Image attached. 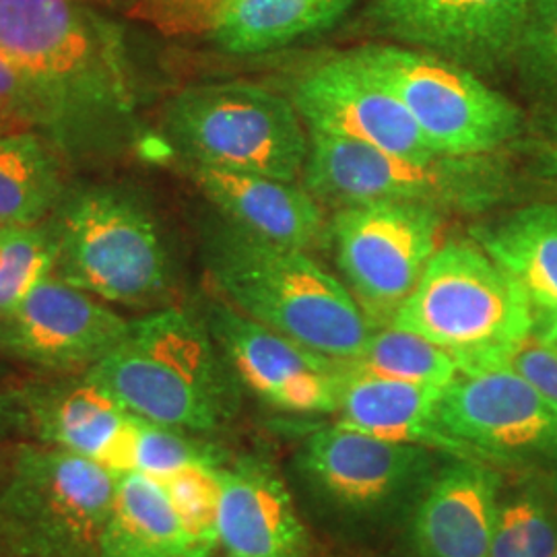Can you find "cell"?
I'll use <instances>...</instances> for the list:
<instances>
[{
	"instance_id": "6da1fadb",
	"label": "cell",
	"mask_w": 557,
	"mask_h": 557,
	"mask_svg": "<svg viewBox=\"0 0 557 557\" xmlns=\"http://www.w3.org/2000/svg\"><path fill=\"white\" fill-rule=\"evenodd\" d=\"M0 48L34 85L44 137L71 170L103 168L140 140L133 62L119 23L89 0H0Z\"/></svg>"
},
{
	"instance_id": "7a4b0ae2",
	"label": "cell",
	"mask_w": 557,
	"mask_h": 557,
	"mask_svg": "<svg viewBox=\"0 0 557 557\" xmlns=\"http://www.w3.org/2000/svg\"><path fill=\"white\" fill-rule=\"evenodd\" d=\"M200 238L218 298L326 358H359L374 326L347 285L306 250L255 238L221 215L207 221Z\"/></svg>"
},
{
	"instance_id": "3957f363",
	"label": "cell",
	"mask_w": 557,
	"mask_h": 557,
	"mask_svg": "<svg viewBox=\"0 0 557 557\" xmlns=\"http://www.w3.org/2000/svg\"><path fill=\"white\" fill-rule=\"evenodd\" d=\"M85 379L133 416L213 438L242 409V386L199 310L168 306L131 320Z\"/></svg>"
},
{
	"instance_id": "277c9868",
	"label": "cell",
	"mask_w": 557,
	"mask_h": 557,
	"mask_svg": "<svg viewBox=\"0 0 557 557\" xmlns=\"http://www.w3.org/2000/svg\"><path fill=\"white\" fill-rule=\"evenodd\" d=\"M44 225L57 277L110 306H172L174 260L153 205L135 184L71 182Z\"/></svg>"
},
{
	"instance_id": "5b68a950",
	"label": "cell",
	"mask_w": 557,
	"mask_h": 557,
	"mask_svg": "<svg viewBox=\"0 0 557 557\" xmlns=\"http://www.w3.org/2000/svg\"><path fill=\"white\" fill-rule=\"evenodd\" d=\"M391 324L438 345L460 372H473L506 366L533 335L535 310L475 239H453L436 250Z\"/></svg>"
},
{
	"instance_id": "8992f818",
	"label": "cell",
	"mask_w": 557,
	"mask_h": 557,
	"mask_svg": "<svg viewBox=\"0 0 557 557\" xmlns=\"http://www.w3.org/2000/svg\"><path fill=\"white\" fill-rule=\"evenodd\" d=\"M161 137L186 165L296 182L310 135L294 101L250 81L193 85L163 106Z\"/></svg>"
},
{
	"instance_id": "52a82bcc",
	"label": "cell",
	"mask_w": 557,
	"mask_h": 557,
	"mask_svg": "<svg viewBox=\"0 0 557 557\" xmlns=\"http://www.w3.org/2000/svg\"><path fill=\"white\" fill-rule=\"evenodd\" d=\"M119 478L41 442L20 444L0 483V547L9 557H100Z\"/></svg>"
},
{
	"instance_id": "ba28073f",
	"label": "cell",
	"mask_w": 557,
	"mask_h": 557,
	"mask_svg": "<svg viewBox=\"0 0 557 557\" xmlns=\"http://www.w3.org/2000/svg\"><path fill=\"white\" fill-rule=\"evenodd\" d=\"M446 458L335 421L304 438L294 473L306 498L329 522L351 533H379L405 524L421 490Z\"/></svg>"
},
{
	"instance_id": "9c48e42d",
	"label": "cell",
	"mask_w": 557,
	"mask_h": 557,
	"mask_svg": "<svg viewBox=\"0 0 557 557\" xmlns=\"http://www.w3.org/2000/svg\"><path fill=\"white\" fill-rule=\"evenodd\" d=\"M304 186L338 209L361 202H411L438 211L478 213L510 193L496 156L409 158L308 131Z\"/></svg>"
},
{
	"instance_id": "30bf717a",
	"label": "cell",
	"mask_w": 557,
	"mask_h": 557,
	"mask_svg": "<svg viewBox=\"0 0 557 557\" xmlns=\"http://www.w3.org/2000/svg\"><path fill=\"white\" fill-rule=\"evenodd\" d=\"M351 54L397 96L436 156H496L522 131L517 106L453 60L403 44Z\"/></svg>"
},
{
	"instance_id": "8fae6325",
	"label": "cell",
	"mask_w": 557,
	"mask_h": 557,
	"mask_svg": "<svg viewBox=\"0 0 557 557\" xmlns=\"http://www.w3.org/2000/svg\"><path fill=\"white\" fill-rule=\"evenodd\" d=\"M442 211L411 202H361L338 209L331 236L343 283L372 326L395 319L436 255Z\"/></svg>"
},
{
	"instance_id": "7c38bea8",
	"label": "cell",
	"mask_w": 557,
	"mask_h": 557,
	"mask_svg": "<svg viewBox=\"0 0 557 557\" xmlns=\"http://www.w3.org/2000/svg\"><path fill=\"white\" fill-rule=\"evenodd\" d=\"M438 418L502 471L557 478V403L508 366L458 372L440 395Z\"/></svg>"
},
{
	"instance_id": "4fadbf2b",
	"label": "cell",
	"mask_w": 557,
	"mask_h": 557,
	"mask_svg": "<svg viewBox=\"0 0 557 557\" xmlns=\"http://www.w3.org/2000/svg\"><path fill=\"white\" fill-rule=\"evenodd\" d=\"M199 312L244 393L281 413H337L345 380L343 361L278 335L218 296L202 301Z\"/></svg>"
},
{
	"instance_id": "5bb4252c",
	"label": "cell",
	"mask_w": 557,
	"mask_h": 557,
	"mask_svg": "<svg viewBox=\"0 0 557 557\" xmlns=\"http://www.w3.org/2000/svg\"><path fill=\"white\" fill-rule=\"evenodd\" d=\"M131 320L57 275L4 317L2 356L57 376H83L126 337Z\"/></svg>"
},
{
	"instance_id": "9a60e30c",
	"label": "cell",
	"mask_w": 557,
	"mask_h": 557,
	"mask_svg": "<svg viewBox=\"0 0 557 557\" xmlns=\"http://www.w3.org/2000/svg\"><path fill=\"white\" fill-rule=\"evenodd\" d=\"M533 7L535 0H372L366 25L475 73L515 59Z\"/></svg>"
},
{
	"instance_id": "2e32d148",
	"label": "cell",
	"mask_w": 557,
	"mask_h": 557,
	"mask_svg": "<svg viewBox=\"0 0 557 557\" xmlns=\"http://www.w3.org/2000/svg\"><path fill=\"white\" fill-rule=\"evenodd\" d=\"M308 131L409 158L436 156L397 96L351 52L326 60L294 87Z\"/></svg>"
},
{
	"instance_id": "e0dca14e",
	"label": "cell",
	"mask_w": 557,
	"mask_h": 557,
	"mask_svg": "<svg viewBox=\"0 0 557 557\" xmlns=\"http://www.w3.org/2000/svg\"><path fill=\"white\" fill-rule=\"evenodd\" d=\"M27 430L46 446L89 458L116 478L135 471L139 418L85 376L17 388Z\"/></svg>"
},
{
	"instance_id": "ac0fdd59",
	"label": "cell",
	"mask_w": 557,
	"mask_h": 557,
	"mask_svg": "<svg viewBox=\"0 0 557 557\" xmlns=\"http://www.w3.org/2000/svg\"><path fill=\"white\" fill-rule=\"evenodd\" d=\"M506 471L448 457L421 490L405 533L416 557H487Z\"/></svg>"
},
{
	"instance_id": "d6986e66",
	"label": "cell",
	"mask_w": 557,
	"mask_h": 557,
	"mask_svg": "<svg viewBox=\"0 0 557 557\" xmlns=\"http://www.w3.org/2000/svg\"><path fill=\"white\" fill-rule=\"evenodd\" d=\"M218 549L223 557H310L312 539L275 465L230 455L218 469Z\"/></svg>"
},
{
	"instance_id": "ffe728a7",
	"label": "cell",
	"mask_w": 557,
	"mask_h": 557,
	"mask_svg": "<svg viewBox=\"0 0 557 557\" xmlns=\"http://www.w3.org/2000/svg\"><path fill=\"white\" fill-rule=\"evenodd\" d=\"M215 213L255 238L310 250L324 236L319 199L296 182L186 165Z\"/></svg>"
},
{
	"instance_id": "44dd1931",
	"label": "cell",
	"mask_w": 557,
	"mask_h": 557,
	"mask_svg": "<svg viewBox=\"0 0 557 557\" xmlns=\"http://www.w3.org/2000/svg\"><path fill=\"white\" fill-rule=\"evenodd\" d=\"M444 388L416 382L376 379L347 370L341 388L338 423L376 438L430 448L444 457L483 460L455 438L438 418Z\"/></svg>"
},
{
	"instance_id": "7402d4cb",
	"label": "cell",
	"mask_w": 557,
	"mask_h": 557,
	"mask_svg": "<svg viewBox=\"0 0 557 557\" xmlns=\"http://www.w3.org/2000/svg\"><path fill=\"white\" fill-rule=\"evenodd\" d=\"M186 529L160 479L140 471L119 475L100 557H211Z\"/></svg>"
},
{
	"instance_id": "603a6c76",
	"label": "cell",
	"mask_w": 557,
	"mask_h": 557,
	"mask_svg": "<svg viewBox=\"0 0 557 557\" xmlns=\"http://www.w3.org/2000/svg\"><path fill=\"white\" fill-rule=\"evenodd\" d=\"M473 239L537 312H557V205H529L473 227Z\"/></svg>"
},
{
	"instance_id": "cb8c5ba5",
	"label": "cell",
	"mask_w": 557,
	"mask_h": 557,
	"mask_svg": "<svg viewBox=\"0 0 557 557\" xmlns=\"http://www.w3.org/2000/svg\"><path fill=\"white\" fill-rule=\"evenodd\" d=\"M69 172L54 143L38 131L0 135V227L46 223L71 184Z\"/></svg>"
},
{
	"instance_id": "d4e9b609",
	"label": "cell",
	"mask_w": 557,
	"mask_h": 557,
	"mask_svg": "<svg viewBox=\"0 0 557 557\" xmlns=\"http://www.w3.org/2000/svg\"><path fill=\"white\" fill-rule=\"evenodd\" d=\"M351 0H230L209 40L230 54H260L333 27Z\"/></svg>"
},
{
	"instance_id": "484cf974",
	"label": "cell",
	"mask_w": 557,
	"mask_h": 557,
	"mask_svg": "<svg viewBox=\"0 0 557 557\" xmlns=\"http://www.w3.org/2000/svg\"><path fill=\"white\" fill-rule=\"evenodd\" d=\"M487 557H554L557 547V478L510 473Z\"/></svg>"
},
{
	"instance_id": "4316f807",
	"label": "cell",
	"mask_w": 557,
	"mask_h": 557,
	"mask_svg": "<svg viewBox=\"0 0 557 557\" xmlns=\"http://www.w3.org/2000/svg\"><path fill=\"white\" fill-rule=\"evenodd\" d=\"M345 366L366 376L430 384L438 388H446L460 372L455 358L438 345L393 324L374 326L359 358Z\"/></svg>"
},
{
	"instance_id": "83f0119b",
	"label": "cell",
	"mask_w": 557,
	"mask_h": 557,
	"mask_svg": "<svg viewBox=\"0 0 557 557\" xmlns=\"http://www.w3.org/2000/svg\"><path fill=\"white\" fill-rule=\"evenodd\" d=\"M57 252L46 225L0 227V314L13 312L40 281L54 275Z\"/></svg>"
},
{
	"instance_id": "f1b7e54d",
	"label": "cell",
	"mask_w": 557,
	"mask_h": 557,
	"mask_svg": "<svg viewBox=\"0 0 557 557\" xmlns=\"http://www.w3.org/2000/svg\"><path fill=\"white\" fill-rule=\"evenodd\" d=\"M230 455L213 438L139 418L135 471L149 478H170L190 467H221Z\"/></svg>"
},
{
	"instance_id": "f546056e",
	"label": "cell",
	"mask_w": 557,
	"mask_h": 557,
	"mask_svg": "<svg viewBox=\"0 0 557 557\" xmlns=\"http://www.w3.org/2000/svg\"><path fill=\"white\" fill-rule=\"evenodd\" d=\"M220 467H190L176 475L160 479L180 517L193 537L209 552H218V508H220Z\"/></svg>"
},
{
	"instance_id": "4dcf8cb0",
	"label": "cell",
	"mask_w": 557,
	"mask_h": 557,
	"mask_svg": "<svg viewBox=\"0 0 557 557\" xmlns=\"http://www.w3.org/2000/svg\"><path fill=\"white\" fill-rule=\"evenodd\" d=\"M515 59L522 75L557 108V0H535Z\"/></svg>"
},
{
	"instance_id": "1f68e13d",
	"label": "cell",
	"mask_w": 557,
	"mask_h": 557,
	"mask_svg": "<svg viewBox=\"0 0 557 557\" xmlns=\"http://www.w3.org/2000/svg\"><path fill=\"white\" fill-rule=\"evenodd\" d=\"M227 4L230 0H135L126 15L168 38L209 36Z\"/></svg>"
},
{
	"instance_id": "d6a6232c",
	"label": "cell",
	"mask_w": 557,
	"mask_h": 557,
	"mask_svg": "<svg viewBox=\"0 0 557 557\" xmlns=\"http://www.w3.org/2000/svg\"><path fill=\"white\" fill-rule=\"evenodd\" d=\"M0 108L17 120L23 128L44 135L46 114L34 85L25 77L20 64L0 48Z\"/></svg>"
},
{
	"instance_id": "836d02e7",
	"label": "cell",
	"mask_w": 557,
	"mask_h": 557,
	"mask_svg": "<svg viewBox=\"0 0 557 557\" xmlns=\"http://www.w3.org/2000/svg\"><path fill=\"white\" fill-rule=\"evenodd\" d=\"M506 366L518 376L533 384L539 393L557 403V349L533 333L517 351L508 358Z\"/></svg>"
},
{
	"instance_id": "e575fe53",
	"label": "cell",
	"mask_w": 557,
	"mask_h": 557,
	"mask_svg": "<svg viewBox=\"0 0 557 557\" xmlns=\"http://www.w3.org/2000/svg\"><path fill=\"white\" fill-rule=\"evenodd\" d=\"M21 430H27V418L21 407L17 391L0 393V440Z\"/></svg>"
},
{
	"instance_id": "d590c367",
	"label": "cell",
	"mask_w": 557,
	"mask_h": 557,
	"mask_svg": "<svg viewBox=\"0 0 557 557\" xmlns=\"http://www.w3.org/2000/svg\"><path fill=\"white\" fill-rule=\"evenodd\" d=\"M533 333L557 349V312H537Z\"/></svg>"
},
{
	"instance_id": "8d00e7d4",
	"label": "cell",
	"mask_w": 557,
	"mask_h": 557,
	"mask_svg": "<svg viewBox=\"0 0 557 557\" xmlns=\"http://www.w3.org/2000/svg\"><path fill=\"white\" fill-rule=\"evenodd\" d=\"M539 161H541V172L547 176V178L552 180L554 184L557 186V149L556 147H552V145H547L543 151H541V156H539Z\"/></svg>"
},
{
	"instance_id": "74e56055",
	"label": "cell",
	"mask_w": 557,
	"mask_h": 557,
	"mask_svg": "<svg viewBox=\"0 0 557 557\" xmlns=\"http://www.w3.org/2000/svg\"><path fill=\"white\" fill-rule=\"evenodd\" d=\"M13 131H23L17 120L11 119L2 108H0V135H7V133H13Z\"/></svg>"
},
{
	"instance_id": "f35d334b",
	"label": "cell",
	"mask_w": 557,
	"mask_h": 557,
	"mask_svg": "<svg viewBox=\"0 0 557 557\" xmlns=\"http://www.w3.org/2000/svg\"><path fill=\"white\" fill-rule=\"evenodd\" d=\"M545 128H547V133H549V139H552L549 145H552V147H556L557 149V108L547 114V119H545Z\"/></svg>"
},
{
	"instance_id": "ab89813d",
	"label": "cell",
	"mask_w": 557,
	"mask_h": 557,
	"mask_svg": "<svg viewBox=\"0 0 557 557\" xmlns=\"http://www.w3.org/2000/svg\"><path fill=\"white\" fill-rule=\"evenodd\" d=\"M89 2H94V4H103V7H108V9H116V11H128L131 7H133V2L135 0H89Z\"/></svg>"
},
{
	"instance_id": "60d3db41",
	"label": "cell",
	"mask_w": 557,
	"mask_h": 557,
	"mask_svg": "<svg viewBox=\"0 0 557 557\" xmlns=\"http://www.w3.org/2000/svg\"><path fill=\"white\" fill-rule=\"evenodd\" d=\"M7 469H9V458H4V455L0 453V483H2V479L7 475Z\"/></svg>"
},
{
	"instance_id": "b9f144b4",
	"label": "cell",
	"mask_w": 557,
	"mask_h": 557,
	"mask_svg": "<svg viewBox=\"0 0 557 557\" xmlns=\"http://www.w3.org/2000/svg\"><path fill=\"white\" fill-rule=\"evenodd\" d=\"M2 345H4V317L0 314V356H2Z\"/></svg>"
},
{
	"instance_id": "7bdbcfd3",
	"label": "cell",
	"mask_w": 557,
	"mask_h": 557,
	"mask_svg": "<svg viewBox=\"0 0 557 557\" xmlns=\"http://www.w3.org/2000/svg\"><path fill=\"white\" fill-rule=\"evenodd\" d=\"M0 557H9L7 554H4V552H2V547H0Z\"/></svg>"
},
{
	"instance_id": "ee69618b",
	"label": "cell",
	"mask_w": 557,
	"mask_h": 557,
	"mask_svg": "<svg viewBox=\"0 0 557 557\" xmlns=\"http://www.w3.org/2000/svg\"><path fill=\"white\" fill-rule=\"evenodd\" d=\"M554 557H557V547H556V554H554Z\"/></svg>"
}]
</instances>
